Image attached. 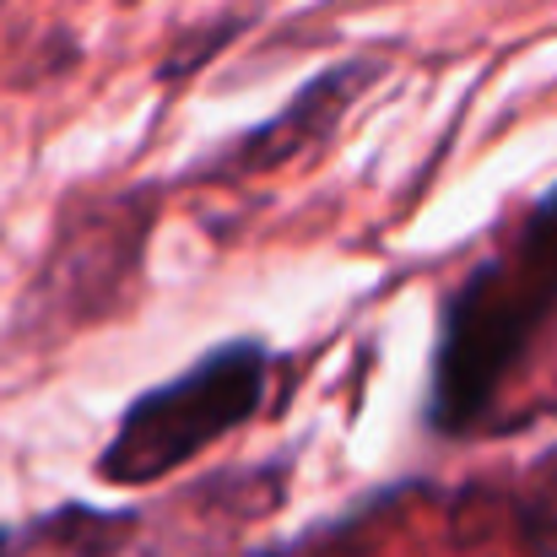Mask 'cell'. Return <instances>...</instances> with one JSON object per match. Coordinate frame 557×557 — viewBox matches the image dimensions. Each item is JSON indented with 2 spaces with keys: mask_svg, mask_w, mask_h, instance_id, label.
<instances>
[{
  "mask_svg": "<svg viewBox=\"0 0 557 557\" xmlns=\"http://www.w3.org/2000/svg\"><path fill=\"white\" fill-rule=\"evenodd\" d=\"M557 314V189H547L498 255L471 265L438 314L428 428L466 433L525 363Z\"/></svg>",
  "mask_w": 557,
  "mask_h": 557,
  "instance_id": "obj_1",
  "label": "cell"
},
{
  "mask_svg": "<svg viewBox=\"0 0 557 557\" xmlns=\"http://www.w3.org/2000/svg\"><path fill=\"white\" fill-rule=\"evenodd\" d=\"M271 352L265 342H222L200 352L185 373L141 389L125 417L114 422L109 444L98 449V476L109 487H152L189 460H200L211 444L238 433L265 395Z\"/></svg>",
  "mask_w": 557,
  "mask_h": 557,
  "instance_id": "obj_2",
  "label": "cell"
},
{
  "mask_svg": "<svg viewBox=\"0 0 557 557\" xmlns=\"http://www.w3.org/2000/svg\"><path fill=\"white\" fill-rule=\"evenodd\" d=\"M152 206H158V189L147 185L103 195V200H82L76 216L60 222L33 287L22 298V325H33L38 336H60V331L109 320L141 271Z\"/></svg>",
  "mask_w": 557,
  "mask_h": 557,
  "instance_id": "obj_3",
  "label": "cell"
},
{
  "mask_svg": "<svg viewBox=\"0 0 557 557\" xmlns=\"http://www.w3.org/2000/svg\"><path fill=\"white\" fill-rule=\"evenodd\" d=\"M379 71L384 65L369 60V54L320 71L314 82H304L293 92L287 109H276L271 120L227 136L211 158H200L189 169V180H200V185H244V180H260V174H276V169L298 163L304 152H314L320 141L336 136V125L352 114V103L363 98V87H369Z\"/></svg>",
  "mask_w": 557,
  "mask_h": 557,
  "instance_id": "obj_4",
  "label": "cell"
},
{
  "mask_svg": "<svg viewBox=\"0 0 557 557\" xmlns=\"http://www.w3.org/2000/svg\"><path fill=\"white\" fill-rule=\"evenodd\" d=\"M131 525H136V515H125V509L114 515V509L65 504V509H54L49 520L33 525V542L60 557H109L131 536Z\"/></svg>",
  "mask_w": 557,
  "mask_h": 557,
  "instance_id": "obj_5",
  "label": "cell"
},
{
  "mask_svg": "<svg viewBox=\"0 0 557 557\" xmlns=\"http://www.w3.org/2000/svg\"><path fill=\"white\" fill-rule=\"evenodd\" d=\"M255 16H244V11H227V16H211V22H195L189 33H180L174 44H169V54H163V65H158V82H185L195 76L200 65H211L244 27H249Z\"/></svg>",
  "mask_w": 557,
  "mask_h": 557,
  "instance_id": "obj_6",
  "label": "cell"
},
{
  "mask_svg": "<svg viewBox=\"0 0 557 557\" xmlns=\"http://www.w3.org/2000/svg\"><path fill=\"white\" fill-rule=\"evenodd\" d=\"M16 547H22V536H16V531H5V525H0V557H16Z\"/></svg>",
  "mask_w": 557,
  "mask_h": 557,
  "instance_id": "obj_7",
  "label": "cell"
},
{
  "mask_svg": "<svg viewBox=\"0 0 557 557\" xmlns=\"http://www.w3.org/2000/svg\"><path fill=\"white\" fill-rule=\"evenodd\" d=\"M542 466H553V471H557V449H553V455H547V460H542Z\"/></svg>",
  "mask_w": 557,
  "mask_h": 557,
  "instance_id": "obj_8",
  "label": "cell"
}]
</instances>
